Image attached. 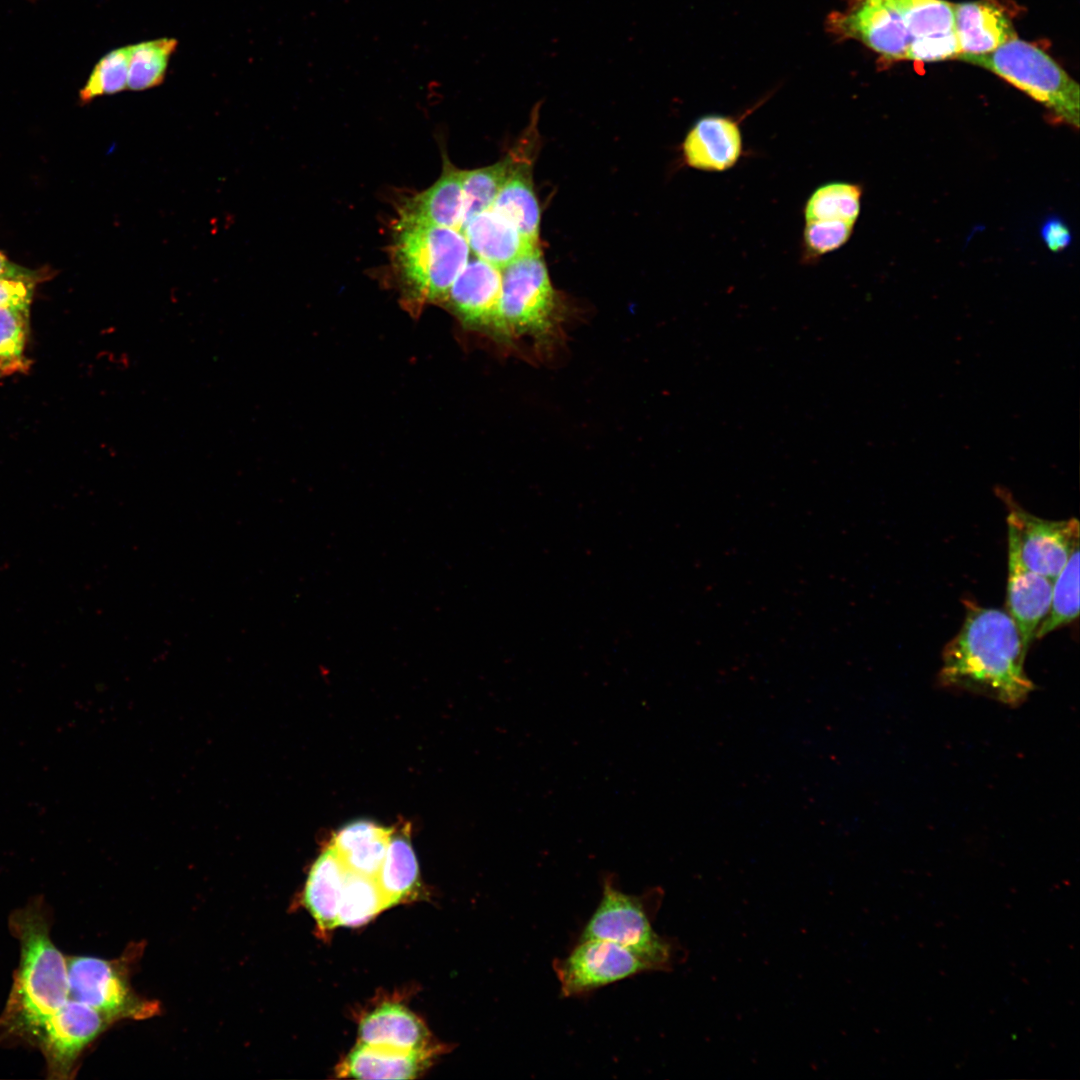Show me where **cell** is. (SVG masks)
Wrapping results in <instances>:
<instances>
[{
  "mask_svg": "<svg viewBox=\"0 0 1080 1080\" xmlns=\"http://www.w3.org/2000/svg\"><path fill=\"white\" fill-rule=\"evenodd\" d=\"M964 604L962 626L943 649L940 684L1021 704L1034 684L1024 670L1027 649L1015 622L1006 611Z\"/></svg>",
  "mask_w": 1080,
  "mask_h": 1080,
  "instance_id": "cell-1",
  "label": "cell"
},
{
  "mask_svg": "<svg viewBox=\"0 0 1080 1080\" xmlns=\"http://www.w3.org/2000/svg\"><path fill=\"white\" fill-rule=\"evenodd\" d=\"M50 924L40 898L9 915L20 958L0 1013V1044L36 1047L45 1023L69 999L67 957L53 943Z\"/></svg>",
  "mask_w": 1080,
  "mask_h": 1080,
  "instance_id": "cell-2",
  "label": "cell"
},
{
  "mask_svg": "<svg viewBox=\"0 0 1080 1080\" xmlns=\"http://www.w3.org/2000/svg\"><path fill=\"white\" fill-rule=\"evenodd\" d=\"M499 338L527 337L547 347L561 336L564 312L540 250L501 270Z\"/></svg>",
  "mask_w": 1080,
  "mask_h": 1080,
  "instance_id": "cell-3",
  "label": "cell"
},
{
  "mask_svg": "<svg viewBox=\"0 0 1080 1080\" xmlns=\"http://www.w3.org/2000/svg\"><path fill=\"white\" fill-rule=\"evenodd\" d=\"M469 251L459 230L397 222L393 262L411 293L422 301L447 297L469 260Z\"/></svg>",
  "mask_w": 1080,
  "mask_h": 1080,
  "instance_id": "cell-4",
  "label": "cell"
},
{
  "mask_svg": "<svg viewBox=\"0 0 1080 1080\" xmlns=\"http://www.w3.org/2000/svg\"><path fill=\"white\" fill-rule=\"evenodd\" d=\"M957 59L991 71L1044 105L1056 121L1079 127V84L1039 47L1015 37L990 53Z\"/></svg>",
  "mask_w": 1080,
  "mask_h": 1080,
  "instance_id": "cell-5",
  "label": "cell"
},
{
  "mask_svg": "<svg viewBox=\"0 0 1080 1080\" xmlns=\"http://www.w3.org/2000/svg\"><path fill=\"white\" fill-rule=\"evenodd\" d=\"M602 880L600 902L578 940L612 941L655 956L672 968L677 949L653 927L662 892L654 888L638 895L628 894L620 889L613 875L607 874Z\"/></svg>",
  "mask_w": 1080,
  "mask_h": 1080,
  "instance_id": "cell-6",
  "label": "cell"
},
{
  "mask_svg": "<svg viewBox=\"0 0 1080 1080\" xmlns=\"http://www.w3.org/2000/svg\"><path fill=\"white\" fill-rule=\"evenodd\" d=\"M552 965L563 997L583 996L644 972L670 969L655 956L602 939L578 940Z\"/></svg>",
  "mask_w": 1080,
  "mask_h": 1080,
  "instance_id": "cell-7",
  "label": "cell"
},
{
  "mask_svg": "<svg viewBox=\"0 0 1080 1080\" xmlns=\"http://www.w3.org/2000/svg\"><path fill=\"white\" fill-rule=\"evenodd\" d=\"M836 41L855 40L886 61L906 60L911 37L896 0H845L825 21Z\"/></svg>",
  "mask_w": 1080,
  "mask_h": 1080,
  "instance_id": "cell-8",
  "label": "cell"
},
{
  "mask_svg": "<svg viewBox=\"0 0 1080 1080\" xmlns=\"http://www.w3.org/2000/svg\"><path fill=\"white\" fill-rule=\"evenodd\" d=\"M996 492L1007 507L1008 538L1014 541L1022 563L1054 581L1079 544L1078 520L1037 517L1021 507L1007 489L997 488Z\"/></svg>",
  "mask_w": 1080,
  "mask_h": 1080,
  "instance_id": "cell-9",
  "label": "cell"
},
{
  "mask_svg": "<svg viewBox=\"0 0 1080 1080\" xmlns=\"http://www.w3.org/2000/svg\"><path fill=\"white\" fill-rule=\"evenodd\" d=\"M111 1021L90 1006L68 999L45 1023L36 1043L47 1077L71 1079L82 1052Z\"/></svg>",
  "mask_w": 1080,
  "mask_h": 1080,
  "instance_id": "cell-10",
  "label": "cell"
},
{
  "mask_svg": "<svg viewBox=\"0 0 1080 1080\" xmlns=\"http://www.w3.org/2000/svg\"><path fill=\"white\" fill-rule=\"evenodd\" d=\"M69 999L97 1010L113 1022L123 1016H142L150 1009L129 991L120 968L112 961L93 956L67 957Z\"/></svg>",
  "mask_w": 1080,
  "mask_h": 1080,
  "instance_id": "cell-11",
  "label": "cell"
},
{
  "mask_svg": "<svg viewBox=\"0 0 1080 1080\" xmlns=\"http://www.w3.org/2000/svg\"><path fill=\"white\" fill-rule=\"evenodd\" d=\"M911 37L906 60L935 62L960 55L954 4L946 0H896Z\"/></svg>",
  "mask_w": 1080,
  "mask_h": 1080,
  "instance_id": "cell-12",
  "label": "cell"
},
{
  "mask_svg": "<svg viewBox=\"0 0 1080 1080\" xmlns=\"http://www.w3.org/2000/svg\"><path fill=\"white\" fill-rule=\"evenodd\" d=\"M741 120L722 114L697 119L682 143L686 165L704 172H725L735 167L744 154Z\"/></svg>",
  "mask_w": 1080,
  "mask_h": 1080,
  "instance_id": "cell-13",
  "label": "cell"
},
{
  "mask_svg": "<svg viewBox=\"0 0 1080 1080\" xmlns=\"http://www.w3.org/2000/svg\"><path fill=\"white\" fill-rule=\"evenodd\" d=\"M501 270L474 258L453 282L447 299L463 322L472 328L489 330L499 338Z\"/></svg>",
  "mask_w": 1080,
  "mask_h": 1080,
  "instance_id": "cell-14",
  "label": "cell"
},
{
  "mask_svg": "<svg viewBox=\"0 0 1080 1080\" xmlns=\"http://www.w3.org/2000/svg\"><path fill=\"white\" fill-rule=\"evenodd\" d=\"M1052 587L1051 579L1022 563L1014 541L1008 538L1007 613L1015 622L1027 650L1049 612Z\"/></svg>",
  "mask_w": 1080,
  "mask_h": 1080,
  "instance_id": "cell-15",
  "label": "cell"
},
{
  "mask_svg": "<svg viewBox=\"0 0 1080 1080\" xmlns=\"http://www.w3.org/2000/svg\"><path fill=\"white\" fill-rule=\"evenodd\" d=\"M463 214V170L444 161L439 179L404 201L398 223L433 225L460 231Z\"/></svg>",
  "mask_w": 1080,
  "mask_h": 1080,
  "instance_id": "cell-16",
  "label": "cell"
},
{
  "mask_svg": "<svg viewBox=\"0 0 1080 1080\" xmlns=\"http://www.w3.org/2000/svg\"><path fill=\"white\" fill-rule=\"evenodd\" d=\"M461 232L477 258L500 270L539 249L537 242L491 208L472 218Z\"/></svg>",
  "mask_w": 1080,
  "mask_h": 1080,
  "instance_id": "cell-17",
  "label": "cell"
},
{
  "mask_svg": "<svg viewBox=\"0 0 1080 1080\" xmlns=\"http://www.w3.org/2000/svg\"><path fill=\"white\" fill-rule=\"evenodd\" d=\"M953 9L959 56L987 54L1017 37L1010 18L991 1L958 3Z\"/></svg>",
  "mask_w": 1080,
  "mask_h": 1080,
  "instance_id": "cell-18",
  "label": "cell"
},
{
  "mask_svg": "<svg viewBox=\"0 0 1080 1080\" xmlns=\"http://www.w3.org/2000/svg\"><path fill=\"white\" fill-rule=\"evenodd\" d=\"M430 1056L429 1050L408 1051L360 1042L340 1072L345 1077L366 1080L412 1079L424 1069Z\"/></svg>",
  "mask_w": 1080,
  "mask_h": 1080,
  "instance_id": "cell-19",
  "label": "cell"
},
{
  "mask_svg": "<svg viewBox=\"0 0 1080 1080\" xmlns=\"http://www.w3.org/2000/svg\"><path fill=\"white\" fill-rule=\"evenodd\" d=\"M361 1043L400 1050H428V1033L421 1021L398 1004H385L366 1015L359 1027Z\"/></svg>",
  "mask_w": 1080,
  "mask_h": 1080,
  "instance_id": "cell-20",
  "label": "cell"
},
{
  "mask_svg": "<svg viewBox=\"0 0 1080 1080\" xmlns=\"http://www.w3.org/2000/svg\"><path fill=\"white\" fill-rule=\"evenodd\" d=\"M346 868L330 845L315 861L307 878L304 902L321 930L337 926Z\"/></svg>",
  "mask_w": 1080,
  "mask_h": 1080,
  "instance_id": "cell-21",
  "label": "cell"
},
{
  "mask_svg": "<svg viewBox=\"0 0 1080 1080\" xmlns=\"http://www.w3.org/2000/svg\"><path fill=\"white\" fill-rule=\"evenodd\" d=\"M391 834V829L358 820L340 829L331 846L347 870L375 877L385 857Z\"/></svg>",
  "mask_w": 1080,
  "mask_h": 1080,
  "instance_id": "cell-22",
  "label": "cell"
},
{
  "mask_svg": "<svg viewBox=\"0 0 1080 1080\" xmlns=\"http://www.w3.org/2000/svg\"><path fill=\"white\" fill-rule=\"evenodd\" d=\"M532 241H538L540 209L527 161L517 158L508 178L490 207Z\"/></svg>",
  "mask_w": 1080,
  "mask_h": 1080,
  "instance_id": "cell-23",
  "label": "cell"
},
{
  "mask_svg": "<svg viewBox=\"0 0 1080 1080\" xmlns=\"http://www.w3.org/2000/svg\"><path fill=\"white\" fill-rule=\"evenodd\" d=\"M375 879L388 907L397 904L414 889L418 880V863L406 836H393L392 832Z\"/></svg>",
  "mask_w": 1080,
  "mask_h": 1080,
  "instance_id": "cell-24",
  "label": "cell"
},
{
  "mask_svg": "<svg viewBox=\"0 0 1080 1080\" xmlns=\"http://www.w3.org/2000/svg\"><path fill=\"white\" fill-rule=\"evenodd\" d=\"M862 188L858 184L834 181L820 185L808 197L804 220L856 223L861 210Z\"/></svg>",
  "mask_w": 1080,
  "mask_h": 1080,
  "instance_id": "cell-25",
  "label": "cell"
},
{
  "mask_svg": "<svg viewBox=\"0 0 1080 1080\" xmlns=\"http://www.w3.org/2000/svg\"><path fill=\"white\" fill-rule=\"evenodd\" d=\"M516 160L514 154H511L493 165L463 170V214L460 232L472 218L492 206Z\"/></svg>",
  "mask_w": 1080,
  "mask_h": 1080,
  "instance_id": "cell-26",
  "label": "cell"
},
{
  "mask_svg": "<svg viewBox=\"0 0 1080 1080\" xmlns=\"http://www.w3.org/2000/svg\"><path fill=\"white\" fill-rule=\"evenodd\" d=\"M388 908L375 877L346 869L337 926L357 927Z\"/></svg>",
  "mask_w": 1080,
  "mask_h": 1080,
  "instance_id": "cell-27",
  "label": "cell"
},
{
  "mask_svg": "<svg viewBox=\"0 0 1080 1080\" xmlns=\"http://www.w3.org/2000/svg\"><path fill=\"white\" fill-rule=\"evenodd\" d=\"M1079 615V544L1053 581L1050 608L1035 639L1072 623Z\"/></svg>",
  "mask_w": 1080,
  "mask_h": 1080,
  "instance_id": "cell-28",
  "label": "cell"
},
{
  "mask_svg": "<svg viewBox=\"0 0 1080 1080\" xmlns=\"http://www.w3.org/2000/svg\"><path fill=\"white\" fill-rule=\"evenodd\" d=\"M177 44L175 38H159L129 45L128 89L143 91L160 85Z\"/></svg>",
  "mask_w": 1080,
  "mask_h": 1080,
  "instance_id": "cell-29",
  "label": "cell"
},
{
  "mask_svg": "<svg viewBox=\"0 0 1080 1080\" xmlns=\"http://www.w3.org/2000/svg\"><path fill=\"white\" fill-rule=\"evenodd\" d=\"M30 307L0 306V374L24 372L29 367L25 349Z\"/></svg>",
  "mask_w": 1080,
  "mask_h": 1080,
  "instance_id": "cell-30",
  "label": "cell"
},
{
  "mask_svg": "<svg viewBox=\"0 0 1080 1080\" xmlns=\"http://www.w3.org/2000/svg\"><path fill=\"white\" fill-rule=\"evenodd\" d=\"M129 46L113 49L103 55L94 65L79 92L81 104L93 99L121 92L128 88Z\"/></svg>",
  "mask_w": 1080,
  "mask_h": 1080,
  "instance_id": "cell-31",
  "label": "cell"
},
{
  "mask_svg": "<svg viewBox=\"0 0 1080 1080\" xmlns=\"http://www.w3.org/2000/svg\"><path fill=\"white\" fill-rule=\"evenodd\" d=\"M855 223L847 221L805 222L802 234V260L815 263L822 256L844 246L850 239Z\"/></svg>",
  "mask_w": 1080,
  "mask_h": 1080,
  "instance_id": "cell-32",
  "label": "cell"
},
{
  "mask_svg": "<svg viewBox=\"0 0 1080 1080\" xmlns=\"http://www.w3.org/2000/svg\"><path fill=\"white\" fill-rule=\"evenodd\" d=\"M35 285L34 282L0 278V306L30 307Z\"/></svg>",
  "mask_w": 1080,
  "mask_h": 1080,
  "instance_id": "cell-33",
  "label": "cell"
},
{
  "mask_svg": "<svg viewBox=\"0 0 1080 1080\" xmlns=\"http://www.w3.org/2000/svg\"><path fill=\"white\" fill-rule=\"evenodd\" d=\"M1041 238L1052 252H1060L1067 248L1072 240L1068 226L1058 217L1048 218L1040 230Z\"/></svg>",
  "mask_w": 1080,
  "mask_h": 1080,
  "instance_id": "cell-34",
  "label": "cell"
},
{
  "mask_svg": "<svg viewBox=\"0 0 1080 1080\" xmlns=\"http://www.w3.org/2000/svg\"><path fill=\"white\" fill-rule=\"evenodd\" d=\"M48 271L32 270L10 261L0 252V278L38 283L48 276Z\"/></svg>",
  "mask_w": 1080,
  "mask_h": 1080,
  "instance_id": "cell-35",
  "label": "cell"
}]
</instances>
